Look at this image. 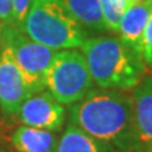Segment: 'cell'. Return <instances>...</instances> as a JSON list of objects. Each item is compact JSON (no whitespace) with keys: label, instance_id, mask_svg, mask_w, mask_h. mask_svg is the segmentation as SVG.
<instances>
[{"label":"cell","instance_id":"3","mask_svg":"<svg viewBox=\"0 0 152 152\" xmlns=\"http://www.w3.org/2000/svg\"><path fill=\"white\" fill-rule=\"evenodd\" d=\"M20 30L55 51L77 48L87 38L85 27L61 0H33Z\"/></svg>","mask_w":152,"mask_h":152},{"label":"cell","instance_id":"10","mask_svg":"<svg viewBox=\"0 0 152 152\" xmlns=\"http://www.w3.org/2000/svg\"><path fill=\"white\" fill-rule=\"evenodd\" d=\"M58 141V132L28 125L18 127L11 135V144L17 152H54Z\"/></svg>","mask_w":152,"mask_h":152},{"label":"cell","instance_id":"13","mask_svg":"<svg viewBox=\"0 0 152 152\" xmlns=\"http://www.w3.org/2000/svg\"><path fill=\"white\" fill-rule=\"evenodd\" d=\"M99 6H100L106 30L117 31L121 16L128 7V1L127 0H99Z\"/></svg>","mask_w":152,"mask_h":152},{"label":"cell","instance_id":"8","mask_svg":"<svg viewBox=\"0 0 152 152\" xmlns=\"http://www.w3.org/2000/svg\"><path fill=\"white\" fill-rule=\"evenodd\" d=\"M132 120L137 141L145 152L152 145V72H147L131 89Z\"/></svg>","mask_w":152,"mask_h":152},{"label":"cell","instance_id":"6","mask_svg":"<svg viewBox=\"0 0 152 152\" xmlns=\"http://www.w3.org/2000/svg\"><path fill=\"white\" fill-rule=\"evenodd\" d=\"M17 118L23 125L58 132L65 123V109L48 92L30 94L17 111Z\"/></svg>","mask_w":152,"mask_h":152},{"label":"cell","instance_id":"2","mask_svg":"<svg viewBox=\"0 0 152 152\" xmlns=\"http://www.w3.org/2000/svg\"><path fill=\"white\" fill-rule=\"evenodd\" d=\"M80 48L94 85L102 89L131 90L148 72L140 52L120 37L86 38Z\"/></svg>","mask_w":152,"mask_h":152},{"label":"cell","instance_id":"17","mask_svg":"<svg viewBox=\"0 0 152 152\" xmlns=\"http://www.w3.org/2000/svg\"><path fill=\"white\" fill-rule=\"evenodd\" d=\"M128 4H134V3H138V1H145V0H127Z\"/></svg>","mask_w":152,"mask_h":152},{"label":"cell","instance_id":"5","mask_svg":"<svg viewBox=\"0 0 152 152\" xmlns=\"http://www.w3.org/2000/svg\"><path fill=\"white\" fill-rule=\"evenodd\" d=\"M3 41L13 54L28 92L33 94L45 90L47 73L56 51L31 39L16 26H6Z\"/></svg>","mask_w":152,"mask_h":152},{"label":"cell","instance_id":"7","mask_svg":"<svg viewBox=\"0 0 152 152\" xmlns=\"http://www.w3.org/2000/svg\"><path fill=\"white\" fill-rule=\"evenodd\" d=\"M30 94L11 51L4 45L0 52V109L9 115H16Z\"/></svg>","mask_w":152,"mask_h":152},{"label":"cell","instance_id":"1","mask_svg":"<svg viewBox=\"0 0 152 152\" xmlns=\"http://www.w3.org/2000/svg\"><path fill=\"white\" fill-rule=\"evenodd\" d=\"M69 123L114 152H142L137 141L131 94L115 89H92L71 104Z\"/></svg>","mask_w":152,"mask_h":152},{"label":"cell","instance_id":"16","mask_svg":"<svg viewBox=\"0 0 152 152\" xmlns=\"http://www.w3.org/2000/svg\"><path fill=\"white\" fill-rule=\"evenodd\" d=\"M33 0H13V7H14V23L16 27L20 28L24 17L27 14L28 7L31 4Z\"/></svg>","mask_w":152,"mask_h":152},{"label":"cell","instance_id":"15","mask_svg":"<svg viewBox=\"0 0 152 152\" xmlns=\"http://www.w3.org/2000/svg\"><path fill=\"white\" fill-rule=\"evenodd\" d=\"M0 20L4 26H16L13 0H0Z\"/></svg>","mask_w":152,"mask_h":152},{"label":"cell","instance_id":"19","mask_svg":"<svg viewBox=\"0 0 152 152\" xmlns=\"http://www.w3.org/2000/svg\"><path fill=\"white\" fill-rule=\"evenodd\" d=\"M0 30H1V26H0Z\"/></svg>","mask_w":152,"mask_h":152},{"label":"cell","instance_id":"12","mask_svg":"<svg viewBox=\"0 0 152 152\" xmlns=\"http://www.w3.org/2000/svg\"><path fill=\"white\" fill-rule=\"evenodd\" d=\"M61 1L83 27L99 31L106 30L99 0H61Z\"/></svg>","mask_w":152,"mask_h":152},{"label":"cell","instance_id":"18","mask_svg":"<svg viewBox=\"0 0 152 152\" xmlns=\"http://www.w3.org/2000/svg\"><path fill=\"white\" fill-rule=\"evenodd\" d=\"M145 152H152V145H149V147L147 148V151H145Z\"/></svg>","mask_w":152,"mask_h":152},{"label":"cell","instance_id":"11","mask_svg":"<svg viewBox=\"0 0 152 152\" xmlns=\"http://www.w3.org/2000/svg\"><path fill=\"white\" fill-rule=\"evenodd\" d=\"M54 152H114L107 145L87 135L72 123L66 125L65 131L59 135L58 145Z\"/></svg>","mask_w":152,"mask_h":152},{"label":"cell","instance_id":"14","mask_svg":"<svg viewBox=\"0 0 152 152\" xmlns=\"http://www.w3.org/2000/svg\"><path fill=\"white\" fill-rule=\"evenodd\" d=\"M140 55H141L144 64L148 69L152 72V16L148 21L144 35H142L141 41V48H140Z\"/></svg>","mask_w":152,"mask_h":152},{"label":"cell","instance_id":"4","mask_svg":"<svg viewBox=\"0 0 152 152\" xmlns=\"http://www.w3.org/2000/svg\"><path fill=\"white\" fill-rule=\"evenodd\" d=\"M93 82L85 56L76 49L56 51L49 66L45 89L61 104L79 102L93 89Z\"/></svg>","mask_w":152,"mask_h":152},{"label":"cell","instance_id":"9","mask_svg":"<svg viewBox=\"0 0 152 152\" xmlns=\"http://www.w3.org/2000/svg\"><path fill=\"white\" fill-rule=\"evenodd\" d=\"M152 16V0L128 4L121 16L117 33L127 45L140 52L142 35Z\"/></svg>","mask_w":152,"mask_h":152}]
</instances>
